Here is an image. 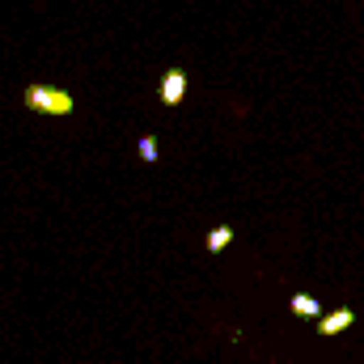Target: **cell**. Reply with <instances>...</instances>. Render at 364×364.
Here are the masks:
<instances>
[{"mask_svg":"<svg viewBox=\"0 0 364 364\" xmlns=\"http://www.w3.org/2000/svg\"><path fill=\"white\" fill-rule=\"evenodd\" d=\"M34 114H73V93L68 90H55V85H26V97H21Z\"/></svg>","mask_w":364,"mask_h":364,"instance_id":"6da1fadb","label":"cell"},{"mask_svg":"<svg viewBox=\"0 0 364 364\" xmlns=\"http://www.w3.org/2000/svg\"><path fill=\"white\" fill-rule=\"evenodd\" d=\"M182 97H186V73L182 68H170L161 77V102L166 106H182Z\"/></svg>","mask_w":364,"mask_h":364,"instance_id":"7a4b0ae2","label":"cell"},{"mask_svg":"<svg viewBox=\"0 0 364 364\" xmlns=\"http://www.w3.org/2000/svg\"><path fill=\"white\" fill-rule=\"evenodd\" d=\"M352 322H356V314L343 305V309H335V314H326V318L318 322V335H339V331H348Z\"/></svg>","mask_w":364,"mask_h":364,"instance_id":"3957f363","label":"cell"},{"mask_svg":"<svg viewBox=\"0 0 364 364\" xmlns=\"http://www.w3.org/2000/svg\"><path fill=\"white\" fill-rule=\"evenodd\" d=\"M288 309H292V314H296V318H318V322H322V318H326V314H322V305H318V301H314V296H309V292H296V296H292V301H288Z\"/></svg>","mask_w":364,"mask_h":364,"instance_id":"277c9868","label":"cell"},{"mask_svg":"<svg viewBox=\"0 0 364 364\" xmlns=\"http://www.w3.org/2000/svg\"><path fill=\"white\" fill-rule=\"evenodd\" d=\"M229 242H233V229H229V225H216V229L208 233V250H212V255H220Z\"/></svg>","mask_w":364,"mask_h":364,"instance_id":"5b68a950","label":"cell"},{"mask_svg":"<svg viewBox=\"0 0 364 364\" xmlns=\"http://www.w3.org/2000/svg\"><path fill=\"white\" fill-rule=\"evenodd\" d=\"M136 149H140V157H144V161H157V140H153V136H144Z\"/></svg>","mask_w":364,"mask_h":364,"instance_id":"8992f818","label":"cell"}]
</instances>
